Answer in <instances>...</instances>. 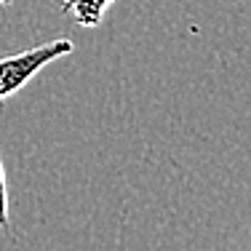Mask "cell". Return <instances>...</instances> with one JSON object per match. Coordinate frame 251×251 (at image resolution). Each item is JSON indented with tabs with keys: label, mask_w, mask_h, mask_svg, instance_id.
<instances>
[{
	"label": "cell",
	"mask_w": 251,
	"mask_h": 251,
	"mask_svg": "<svg viewBox=\"0 0 251 251\" xmlns=\"http://www.w3.org/2000/svg\"><path fill=\"white\" fill-rule=\"evenodd\" d=\"M73 49H75L73 40L59 38V40H51V43H43V46H35V49L3 56L0 59V101L8 99L11 94L19 91L22 86H27L46 64L73 53Z\"/></svg>",
	"instance_id": "obj_1"
},
{
	"label": "cell",
	"mask_w": 251,
	"mask_h": 251,
	"mask_svg": "<svg viewBox=\"0 0 251 251\" xmlns=\"http://www.w3.org/2000/svg\"><path fill=\"white\" fill-rule=\"evenodd\" d=\"M115 0H62V8L75 25L91 29V27H99L104 14L110 11V5Z\"/></svg>",
	"instance_id": "obj_2"
},
{
	"label": "cell",
	"mask_w": 251,
	"mask_h": 251,
	"mask_svg": "<svg viewBox=\"0 0 251 251\" xmlns=\"http://www.w3.org/2000/svg\"><path fill=\"white\" fill-rule=\"evenodd\" d=\"M8 193H5V171H3V160H0V230H8Z\"/></svg>",
	"instance_id": "obj_3"
},
{
	"label": "cell",
	"mask_w": 251,
	"mask_h": 251,
	"mask_svg": "<svg viewBox=\"0 0 251 251\" xmlns=\"http://www.w3.org/2000/svg\"><path fill=\"white\" fill-rule=\"evenodd\" d=\"M11 3H14V0H0V5H11Z\"/></svg>",
	"instance_id": "obj_4"
}]
</instances>
